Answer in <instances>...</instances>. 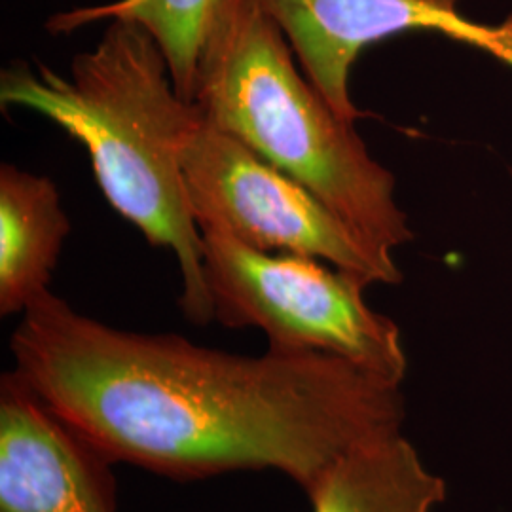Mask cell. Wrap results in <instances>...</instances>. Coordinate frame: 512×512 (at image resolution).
Returning <instances> with one entry per match:
<instances>
[{"label": "cell", "instance_id": "cell-1", "mask_svg": "<svg viewBox=\"0 0 512 512\" xmlns=\"http://www.w3.org/2000/svg\"><path fill=\"white\" fill-rule=\"evenodd\" d=\"M10 349L19 380L97 454L169 478L272 469L308 494L355 446L403 431L401 384L342 357L114 329L50 291Z\"/></svg>", "mask_w": 512, "mask_h": 512}, {"label": "cell", "instance_id": "cell-2", "mask_svg": "<svg viewBox=\"0 0 512 512\" xmlns=\"http://www.w3.org/2000/svg\"><path fill=\"white\" fill-rule=\"evenodd\" d=\"M0 105L35 110L86 147L110 205L177 256L184 315L196 325L213 321L203 234L179 162L196 105L175 90L156 40L133 21L112 19L99 44L74 57L69 78L44 63L2 69Z\"/></svg>", "mask_w": 512, "mask_h": 512}, {"label": "cell", "instance_id": "cell-3", "mask_svg": "<svg viewBox=\"0 0 512 512\" xmlns=\"http://www.w3.org/2000/svg\"><path fill=\"white\" fill-rule=\"evenodd\" d=\"M255 0H222L203 44L192 103L332 209L372 245L393 251L414 232L393 175L372 160L355 124L340 118Z\"/></svg>", "mask_w": 512, "mask_h": 512}, {"label": "cell", "instance_id": "cell-4", "mask_svg": "<svg viewBox=\"0 0 512 512\" xmlns=\"http://www.w3.org/2000/svg\"><path fill=\"white\" fill-rule=\"evenodd\" d=\"M203 266L215 319L228 329L262 330L270 348L315 351L403 384L399 327L365 302V283L323 260L256 251L202 230Z\"/></svg>", "mask_w": 512, "mask_h": 512}, {"label": "cell", "instance_id": "cell-5", "mask_svg": "<svg viewBox=\"0 0 512 512\" xmlns=\"http://www.w3.org/2000/svg\"><path fill=\"white\" fill-rule=\"evenodd\" d=\"M179 162L200 230H219L256 251L317 258L361 283H401L389 251L236 137L213 126L202 110L186 126Z\"/></svg>", "mask_w": 512, "mask_h": 512}, {"label": "cell", "instance_id": "cell-6", "mask_svg": "<svg viewBox=\"0 0 512 512\" xmlns=\"http://www.w3.org/2000/svg\"><path fill=\"white\" fill-rule=\"evenodd\" d=\"M289 40L302 73L340 118L365 114L349 95V73L366 46L429 31L475 46L512 69V14L501 23L463 18L429 0H255Z\"/></svg>", "mask_w": 512, "mask_h": 512}, {"label": "cell", "instance_id": "cell-7", "mask_svg": "<svg viewBox=\"0 0 512 512\" xmlns=\"http://www.w3.org/2000/svg\"><path fill=\"white\" fill-rule=\"evenodd\" d=\"M12 370L0 380V512H114L116 480Z\"/></svg>", "mask_w": 512, "mask_h": 512}, {"label": "cell", "instance_id": "cell-8", "mask_svg": "<svg viewBox=\"0 0 512 512\" xmlns=\"http://www.w3.org/2000/svg\"><path fill=\"white\" fill-rule=\"evenodd\" d=\"M71 220L52 179L0 167V313L27 310L50 291Z\"/></svg>", "mask_w": 512, "mask_h": 512}, {"label": "cell", "instance_id": "cell-9", "mask_svg": "<svg viewBox=\"0 0 512 512\" xmlns=\"http://www.w3.org/2000/svg\"><path fill=\"white\" fill-rule=\"evenodd\" d=\"M306 495L313 512H431L446 484L397 431L349 450Z\"/></svg>", "mask_w": 512, "mask_h": 512}, {"label": "cell", "instance_id": "cell-10", "mask_svg": "<svg viewBox=\"0 0 512 512\" xmlns=\"http://www.w3.org/2000/svg\"><path fill=\"white\" fill-rule=\"evenodd\" d=\"M220 4L222 0H118L59 12L46 25L54 35H67L97 21L137 23L164 52L177 93L192 103L203 44Z\"/></svg>", "mask_w": 512, "mask_h": 512}, {"label": "cell", "instance_id": "cell-11", "mask_svg": "<svg viewBox=\"0 0 512 512\" xmlns=\"http://www.w3.org/2000/svg\"><path fill=\"white\" fill-rule=\"evenodd\" d=\"M429 2L439 4V6H444V8H456L458 6V0H429Z\"/></svg>", "mask_w": 512, "mask_h": 512}]
</instances>
